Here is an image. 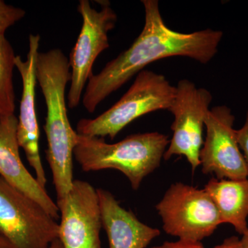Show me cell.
<instances>
[{
	"instance_id": "15",
	"label": "cell",
	"mask_w": 248,
	"mask_h": 248,
	"mask_svg": "<svg viewBox=\"0 0 248 248\" xmlns=\"http://www.w3.org/2000/svg\"><path fill=\"white\" fill-rule=\"evenodd\" d=\"M16 56L5 35H0V116L14 115L16 110L13 76Z\"/></svg>"
},
{
	"instance_id": "17",
	"label": "cell",
	"mask_w": 248,
	"mask_h": 248,
	"mask_svg": "<svg viewBox=\"0 0 248 248\" xmlns=\"http://www.w3.org/2000/svg\"><path fill=\"white\" fill-rule=\"evenodd\" d=\"M236 138L248 171V111L244 125L239 130H236Z\"/></svg>"
},
{
	"instance_id": "20",
	"label": "cell",
	"mask_w": 248,
	"mask_h": 248,
	"mask_svg": "<svg viewBox=\"0 0 248 248\" xmlns=\"http://www.w3.org/2000/svg\"><path fill=\"white\" fill-rule=\"evenodd\" d=\"M0 248H13L11 245L8 242L7 240L0 233Z\"/></svg>"
},
{
	"instance_id": "7",
	"label": "cell",
	"mask_w": 248,
	"mask_h": 248,
	"mask_svg": "<svg viewBox=\"0 0 248 248\" xmlns=\"http://www.w3.org/2000/svg\"><path fill=\"white\" fill-rule=\"evenodd\" d=\"M102 6L101 11H97L91 6L89 0H80L78 4L82 26L68 59L71 86L68 93V107L71 109L79 106L97 57L110 47L108 34L115 27L117 16L110 3H102Z\"/></svg>"
},
{
	"instance_id": "11",
	"label": "cell",
	"mask_w": 248,
	"mask_h": 248,
	"mask_svg": "<svg viewBox=\"0 0 248 248\" xmlns=\"http://www.w3.org/2000/svg\"><path fill=\"white\" fill-rule=\"evenodd\" d=\"M41 37L39 34L29 36V49L27 60L19 55L16 58V68L22 78V94L19 105L17 124V140L24 150L28 161L35 170L36 179L45 187L47 179L40 153V129L36 115V60L39 53Z\"/></svg>"
},
{
	"instance_id": "3",
	"label": "cell",
	"mask_w": 248,
	"mask_h": 248,
	"mask_svg": "<svg viewBox=\"0 0 248 248\" xmlns=\"http://www.w3.org/2000/svg\"><path fill=\"white\" fill-rule=\"evenodd\" d=\"M169 143V136L157 132L131 135L115 143L78 135L74 157L85 172L120 171L136 190L143 179L159 167Z\"/></svg>"
},
{
	"instance_id": "1",
	"label": "cell",
	"mask_w": 248,
	"mask_h": 248,
	"mask_svg": "<svg viewBox=\"0 0 248 248\" xmlns=\"http://www.w3.org/2000/svg\"><path fill=\"white\" fill-rule=\"evenodd\" d=\"M142 3L145 24L141 33L127 50L109 62L99 73L93 74L86 84L82 104L90 113L153 62L180 56L206 64L218 52L223 36L221 31L177 32L165 24L157 0H143Z\"/></svg>"
},
{
	"instance_id": "16",
	"label": "cell",
	"mask_w": 248,
	"mask_h": 248,
	"mask_svg": "<svg viewBox=\"0 0 248 248\" xmlns=\"http://www.w3.org/2000/svg\"><path fill=\"white\" fill-rule=\"evenodd\" d=\"M26 16V11L21 8L6 4L0 0V35H5L6 30L20 21Z\"/></svg>"
},
{
	"instance_id": "4",
	"label": "cell",
	"mask_w": 248,
	"mask_h": 248,
	"mask_svg": "<svg viewBox=\"0 0 248 248\" xmlns=\"http://www.w3.org/2000/svg\"><path fill=\"white\" fill-rule=\"evenodd\" d=\"M176 86L166 77L143 70L120 100L94 119H81L77 125L78 135L113 140L120 132L141 116L159 110H169L175 97Z\"/></svg>"
},
{
	"instance_id": "8",
	"label": "cell",
	"mask_w": 248,
	"mask_h": 248,
	"mask_svg": "<svg viewBox=\"0 0 248 248\" xmlns=\"http://www.w3.org/2000/svg\"><path fill=\"white\" fill-rule=\"evenodd\" d=\"M176 89L175 97L169 110L174 117L171 125L173 136L164 158L169 160L174 155L184 156L195 172L201 166L203 129L213 95L188 79L180 80Z\"/></svg>"
},
{
	"instance_id": "23",
	"label": "cell",
	"mask_w": 248,
	"mask_h": 248,
	"mask_svg": "<svg viewBox=\"0 0 248 248\" xmlns=\"http://www.w3.org/2000/svg\"><path fill=\"white\" fill-rule=\"evenodd\" d=\"M0 117H1V116H0Z\"/></svg>"
},
{
	"instance_id": "5",
	"label": "cell",
	"mask_w": 248,
	"mask_h": 248,
	"mask_svg": "<svg viewBox=\"0 0 248 248\" xmlns=\"http://www.w3.org/2000/svg\"><path fill=\"white\" fill-rule=\"evenodd\" d=\"M156 209L162 218L164 231L179 240L201 242L222 224L218 209L208 192L182 183L171 185Z\"/></svg>"
},
{
	"instance_id": "6",
	"label": "cell",
	"mask_w": 248,
	"mask_h": 248,
	"mask_svg": "<svg viewBox=\"0 0 248 248\" xmlns=\"http://www.w3.org/2000/svg\"><path fill=\"white\" fill-rule=\"evenodd\" d=\"M0 233L13 248H48L59 224L37 202L0 177Z\"/></svg>"
},
{
	"instance_id": "12",
	"label": "cell",
	"mask_w": 248,
	"mask_h": 248,
	"mask_svg": "<svg viewBox=\"0 0 248 248\" xmlns=\"http://www.w3.org/2000/svg\"><path fill=\"white\" fill-rule=\"evenodd\" d=\"M18 118L0 117V177L40 205L54 219H58V205L23 164L17 140Z\"/></svg>"
},
{
	"instance_id": "21",
	"label": "cell",
	"mask_w": 248,
	"mask_h": 248,
	"mask_svg": "<svg viewBox=\"0 0 248 248\" xmlns=\"http://www.w3.org/2000/svg\"><path fill=\"white\" fill-rule=\"evenodd\" d=\"M241 241L245 248H248V230L242 235Z\"/></svg>"
},
{
	"instance_id": "2",
	"label": "cell",
	"mask_w": 248,
	"mask_h": 248,
	"mask_svg": "<svg viewBox=\"0 0 248 248\" xmlns=\"http://www.w3.org/2000/svg\"><path fill=\"white\" fill-rule=\"evenodd\" d=\"M36 78L46 105L45 128L48 148L46 159L51 169L57 205L66 198L73 181V159L78 135L67 113L66 89L71 81L68 59L61 49L39 52Z\"/></svg>"
},
{
	"instance_id": "13",
	"label": "cell",
	"mask_w": 248,
	"mask_h": 248,
	"mask_svg": "<svg viewBox=\"0 0 248 248\" xmlns=\"http://www.w3.org/2000/svg\"><path fill=\"white\" fill-rule=\"evenodd\" d=\"M97 192L109 248H146L161 234L157 228L147 226L122 208L108 191L100 188Z\"/></svg>"
},
{
	"instance_id": "18",
	"label": "cell",
	"mask_w": 248,
	"mask_h": 248,
	"mask_svg": "<svg viewBox=\"0 0 248 248\" xmlns=\"http://www.w3.org/2000/svg\"><path fill=\"white\" fill-rule=\"evenodd\" d=\"M153 248H205L203 244L197 241H184L179 240L175 242L166 241L161 246H156Z\"/></svg>"
},
{
	"instance_id": "22",
	"label": "cell",
	"mask_w": 248,
	"mask_h": 248,
	"mask_svg": "<svg viewBox=\"0 0 248 248\" xmlns=\"http://www.w3.org/2000/svg\"><path fill=\"white\" fill-rule=\"evenodd\" d=\"M48 248H63V246L58 239H55V241L50 245Z\"/></svg>"
},
{
	"instance_id": "14",
	"label": "cell",
	"mask_w": 248,
	"mask_h": 248,
	"mask_svg": "<svg viewBox=\"0 0 248 248\" xmlns=\"http://www.w3.org/2000/svg\"><path fill=\"white\" fill-rule=\"evenodd\" d=\"M219 213L222 223H229L243 235L248 231V179L242 180L213 178L205 186Z\"/></svg>"
},
{
	"instance_id": "9",
	"label": "cell",
	"mask_w": 248,
	"mask_h": 248,
	"mask_svg": "<svg viewBox=\"0 0 248 248\" xmlns=\"http://www.w3.org/2000/svg\"><path fill=\"white\" fill-rule=\"evenodd\" d=\"M234 115L226 106L208 111L205 121L206 137L200 152L202 172L217 179L242 180L248 171L234 128Z\"/></svg>"
},
{
	"instance_id": "19",
	"label": "cell",
	"mask_w": 248,
	"mask_h": 248,
	"mask_svg": "<svg viewBox=\"0 0 248 248\" xmlns=\"http://www.w3.org/2000/svg\"><path fill=\"white\" fill-rule=\"evenodd\" d=\"M214 248H245L241 239L236 236H231L225 239L221 244L215 246Z\"/></svg>"
},
{
	"instance_id": "10",
	"label": "cell",
	"mask_w": 248,
	"mask_h": 248,
	"mask_svg": "<svg viewBox=\"0 0 248 248\" xmlns=\"http://www.w3.org/2000/svg\"><path fill=\"white\" fill-rule=\"evenodd\" d=\"M58 207L61 214L58 239L63 248H101L102 214L97 190L91 184L73 181Z\"/></svg>"
}]
</instances>
